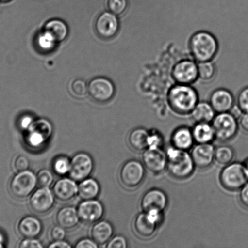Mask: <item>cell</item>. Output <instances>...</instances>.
I'll list each match as a JSON object with an SVG mask.
<instances>
[{
    "instance_id": "6da1fadb",
    "label": "cell",
    "mask_w": 248,
    "mask_h": 248,
    "mask_svg": "<svg viewBox=\"0 0 248 248\" xmlns=\"http://www.w3.org/2000/svg\"><path fill=\"white\" fill-rule=\"evenodd\" d=\"M167 102L175 113L189 115L199 102L198 92L192 85L176 83L167 92Z\"/></svg>"
},
{
    "instance_id": "7a4b0ae2",
    "label": "cell",
    "mask_w": 248,
    "mask_h": 248,
    "mask_svg": "<svg viewBox=\"0 0 248 248\" xmlns=\"http://www.w3.org/2000/svg\"><path fill=\"white\" fill-rule=\"evenodd\" d=\"M189 49L197 62H212L217 55L219 45L217 39L210 31H197L189 41Z\"/></svg>"
},
{
    "instance_id": "3957f363",
    "label": "cell",
    "mask_w": 248,
    "mask_h": 248,
    "mask_svg": "<svg viewBox=\"0 0 248 248\" xmlns=\"http://www.w3.org/2000/svg\"><path fill=\"white\" fill-rule=\"evenodd\" d=\"M165 152L167 155L166 170L170 176L177 180H184L193 174L196 167L188 151L179 149L172 145Z\"/></svg>"
},
{
    "instance_id": "277c9868",
    "label": "cell",
    "mask_w": 248,
    "mask_h": 248,
    "mask_svg": "<svg viewBox=\"0 0 248 248\" xmlns=\"http://www.w3.org/2000/svg\"><path fill=\"white\" fill-rule=\"evenodd\" d=\"M53 133V126L50 121L40 118L34 120L24 134V143L28 147L38 149L50 140Z\"/></svg>"
},
{
    "instance_id": "5b68a950",
    "label": "cell",
    "mask_w": 248,
    "mask_h": 248,
    "mask_svg": "<svg viewBox=\"0 0 248 248\" xmlns=\"http://www.w3.org/2000/svg\"><path fill=\"white\" fill-rule=\"evenodd\" d=\"M219 179L223 188L230 191H240L248 181L244 165L240 162L225 165L220 172Z\"/></svg>"
},
{
    "instance_id": "8992f818",
    "label": "cell",
    "mask_w": 248,
    "mask_h": 248,
    "mask_svg": "<svg viewBox=\"0 0 248 248\" xmlns=\"http://www.w3.org/2000/svg\"><path fill=\"white\" fill-rule=\"evenodd\" d=\"M215 130V139L221 142H228L237 135L239 123L232 113H217L211 123Z\"/></svg>"
},
{
    "instance_id": "52a82bcc",
    "label": "cell",
    "mask_w": 248,
    "mask_h": 248,
    "mask_svg": "<svg viewBox=\"0 0 248 248\" xmlns=\"http://www.w3.org/2000/svg\"><path fill=\"white\" fill-rule=\"evenodd\" d=\"M145 167L139 160H128L121 167L119 178L123 186L128 189L137 188L145 178Z\"/></svg>"
},
{
    "instance_id": "ba28073f",
    "label": "cell",
    "mask_w": 248,
    "mask_h": 248,
    "mask_svg": "<svg viewBox=\"0 0 248 248\" xmlns=\"http://www.w3.org/2000/svg\"><path fill=\"white\" fill-rule=\"evenodd\" d=\"M37 186L36 176L33 172L26 171L18 172L12 179L9 184L10 191L17 199L28 198Z\"/></svg>"
},
{
    "instance_id": "9c48e42d",
    "label": "cell",
    "mask_w": 248,
    "mask_h": 248,
    "mask_svg": "<svg viewBox=\"0 0 248 248\" xmlns=\"http://www.w3.org/2000/svg\"><path fill=\"white\" fill-rule=\"evenodd\" d=\"M171 75L177 84L193 85L198 79V62L191 59L179 61L172 68Z\"/></svg>"
},
{
    "instance_id": "30bf717a",
    "label": "cell",
    "mask_w": 248,
    "mask_h": 248,
    "mask_svg": "<svg viewBox=\"0 0 248 248\" xmlns=\"http://www.w3.org/2000/svg\"><path fill=\"white\" fill-rule=\"evenodd\" d=\"M87 89L90 97L99 103H106L110 101L116 92L113 82L104 77L92 79L87 84Z\"/></svg>"
},
{
    "instance_id": "8fae6325",
    "label": "cell",
    "mask_w": 248,
    "mask_h": 248,
    "mask_svg": "<svg viewBox=\"0 0 248 248\" xmlns=\"http://www.w3.org/2000/svg\"><path fill=\"white\" fill-rule=\"evenodd\" d=\"M93 160L89 155L79 153L72 157L70 163L69 176L75 182L88 178L93 170Z\"/></svg>"
},
{
    "instance_id": "7c38bea8",
    "label": "cell",
    "mask_w": 248,
    "mask_h": 248,
    "mask_svg": "<svg viewBox=\"0 0 248 248\" xmlns=\"http://www.w3.org/2000/svg\"><path fill=\"white\" fill-rule=\"evenodd\" d=\"M94 27L97 35L99 38L109 40L118 33L120 23L116 15L106 11L99 14L97 17Z\"/></svg>"
},
{
    "instance_id": "4fadbf2b",
    "label": "cell",
    "mask_w": 248,
    "mask_h": 248,
    "mask_svg": "<svg viewBox=\"0 0 248 248\" xmlns=\"http://www.w3.org/2000/svg\"><path fill=\"white\" fill-rule=\"evenodd\" d=\"M142 163L146 169L154 174H160L166 170L167 155L162 148H148L143 151Z\"/></svg>"
},
{
    "instance_id": "5bb4252c",
    "label": "cell",
    "mask_w": 248,
    "mask_h": 248,
    "mask_svg": "<svg viewBox=\"0 0 248 248\" xmlns=\"http://www.w3.org/2000/svg\"><path fill=\"white\" fill-rule=\"evenodd\" d=\"M168 205V198L165 192L159 188H152L143 194L140 201L142 211L148 212L157 210L164 212Z\"/></svg>"
},
{
    "instance_id": "9a60e30c",
    "label": "cell",
    "mask_w": 248,
    "mask_h": 248,
    "mask_svg": "<svg viewBox=\"0 0 248 248\" xmlns=\"http://www.w3.org/2000/svg\"><path fill=\"white\" fill-rule=\"evenodd\" d=\"M54 195L49 187H40L34 191L29 199L32 210L39 215L49 212L54 204Z\"/></svg>"
},
{
    "instance_id": "2e32d148",
    "label": "cell",
    "mask_w": 248,
    "mask_h": 248,
    "mask_svg": "<svg viewBox=\"0 0 248 248\" xmlns=\"http://www.w3.org/2000/svg\"><path fill=\"white\" fill-rule=\"evenodd\" d=\"M77 211L80 220L87 224L99 222L104 214L103 205L95 199L83 201L78 206Z\"/></svg>"
},
{
    "instance_id": "e0dca14e",
    "label": "cell",
    "mask_w": 248,
    "mask_h": 248,
    "mask_svg": "<svg viewBox=\"0 0 248 248\" xmlns=\"http://www.w3.org/2000/svg\"><path fill=\"white\" fill-rule=\"evenodd\" d=\"M209 103L216 113L230 112L234 108L235 98L229 90L218 88L211 93Z\"/></svg>"
},
{
    "instance_id": "ac0fdd59",
    "label": "cell",
    "mask_w": 248,
    "mask_h": 248,
    "mask_svg": "<svg viewBox=\"0 0 248 248\" xmlns=\"http://www.w3.org/2000/svg\"><path fill=\"white\" fill-rule=\"evenodd\" d=\"M215 148L212 143H198L191 150V155L196 167L200 169L210 167L215 160Z\"/></svg>"
},
{
    "instance_id": "d6986e66",
    "label": "cell",
    "mask_w": 248,
    "mask_h": 248,
    "mask_svg": "<svg viewBox=\"0 0 248 248\" xmlns=\"http://www.w3.org/2000/svg\"><path fill=\"white\" fill-rule=\"evenodd\" d=\"M53 194L57 200L67 202L74 199L78 194V186L72 179L63 178L55 182Z\"/></svg>"
},
{
    "instance_id": "ffe728a7",
    "label": "cell",
    "mask_w": 248,
    "mask_h": 248,
    "mask_svg": "<svg viewBox=\"0 0 248 248\" xmlns=\"http://www.w3.org/2000/svg\"><path fill=\"white\" fill-rule=\"evenodd\" d=\"M159 227V225L150 219L144 211L138 214L133 222L135 234L143 239H149L154 237Z\"/></svg>"
},
{
    "instance_id": "44dd1931",
    "label": "cell",
    "mask_w": 248,
    "mask_h": 248,
    "mask_svg": "<svg viewBox=\"0 0 248 248\" xmlns=\"http://www.w3.org/2000/svg\"><path fill=\"white\" fill-rule=\"evenodd\" d=\"M194 140L193 131L187 126H181L176 129L171 137L172 145L184 151L191 150L194 147Z\"/></svg>"
},
{
    "instance_id": "7402d4cb",
    "label": "cell",
    "mask_w": 248,
    "mask_h": 248,
    "mask_svg": "<svg viewBox=\"0 0 248 248\" xmlns=\"http://www.w3.org/2000/svg\"><path fill=\"white\" fill-rule=\"evenodd\" d=\"M17 229L24 239H35L40 234L42 225L40 221L33 216H27L18 222Z\"/></svg>"
},
{
    "instance_id": "603a6c76",
    "label": "cell",
    "mask_w": 248,
    "mask_h": 248,
    "mask_svg": "<svg viewBox=\"0 0 248 248\" xmlns=\"http://www.w3.org/2000/svg\"><path fill=\"white\" fill-rule=\"evenodd\" d=\"M79 220L76 209L72 206L61 208L56 215V222L58 225L65 230L72 229L76 227Z\"/></svg>"
},
{
    "instance_id": "cb8c5ba5",
    "label": "cell",
    "mask_w": 248,
    "mask_h": 248,
    "mask_svg": "<svg viewBox=\"0 0 248 248\" xmlns=\"http://www.w3.org/2000/svg\"><path fill=\"white\" fill-rule=\"evenodd\" d=\"M216 112L209 102L199 101L191 113L196 123H211Z\"/></svg>"
},
{
    "instance_id": "d4e9b609",
    "label": "cell",
    "mask_w": 248,
    "mask_h": 248,
    "mask_svg": "<svg viewBox=\"0 0 248 248\" xmlns=\"http://www.w3.org/2000/svg\"><path fill=\"white\" fill-rule=\"evenodd\" d=\"M149 135V131L147 129L143 127L133 129L128 135L129 145L137 152H143L148 148Z\"/></svg>"
},
{
    "instance_id": "484cf974",
    "label": "cell",
    "mask_w": 248,
    "mask_h": 248,
    "mask_svg": "<svg viewBox=\"0 0 248 248\" xmlns=\"http://www.w3.org/2000/svg\"><path fill=\"white\" fill-rule=\"evenodd\" d=\"M114 230L110 223L106 221L96 223L91 230V237L97 244L103 245L108 242L113 236Z\"/></svg>"
},
{
    "instance_id": "4316f807",
    "label": "cell",
    "mask_w": 248,
    "mask_h": 248,
    "mask_svg": "<svg viewBox=\"0 0 248 248\" xmlns=\"http://www.w3.org/2000/svg\"><path fill=\"white\" fill-rule=\"evenodd\" d=\"M43 29L50 33L58 43L65 41L69 34L66 23L60 19H50L46 22Z\"/></svg>"
},
{
    "instance_id": "83f0119b",
    "label": "cell",
    "mask_w": 248,
    "mask_h": 248,
    "mask_svg": "<svg viewBox=\"0 0 248 248\" xmlns=\"http://www.w3.org/2000/svg\"><path fill=\"white\" fill-rule=\"evenodd\" d=\"M192 131L197 143H212L215 139V130L210 123H196Z\"/></svg>"
},
{
    "instance_id": "f1b7e54d",
    "label": "cell",
    "mask_w": 248,
    "mask_h": 248,
    "mask_svg": "<svg viewBox=\"0 0 248 248\" xmlns=\"http://www.w3.org/2000/svg\"><path fill=\"white\" fill-rule=\"evenodd\" d=\"M99 193V184L93 179H84L78 186V195L83 201L93 200Z\"/></svg>"
},
{
    "instance_id": "f546056e",
    "label": "cell",
    "mask_w": 248,
    "mask_h": 248,
    "mask_svg": "<svg viewBox=\"0 0 248 248\" xmlns=\"http://www.w3.org/2000/svg\"><path fill=\"white\" fill-rule=\"evenodd\" d=\"M35 43L38 50L45 53L52 52L58 43L50 33L44 29L36 35Z\"/></svg>"
},
{
    "instance_id": "4dcf8cb0",
    "label": "cell",
    "mask_w": 248,
    "mask_h": 248,
    "mask_svg": "<svg viewBox=\"0 0 248 248\" xmlns=\"http://www.w3.org/2000/svg\"><path fill=\"white\" fill-rule=\"evenodd\" d=\"M235 158V151L231 146L223 145L215 149V160L218 164L227 165L233 162Z\"/></svg>"
},
{
    "instance_id": "1f68e13d",
    "label": "cell",
    "mask_w": 248,
    "mask_h": 248,
    "mask_svg": "<svg viewBox=\"0 0 248 248\" xmlns=\"http://www.w3.org/2000/svg\"><path fill=\"white\" fill-rule=\"evenodd\" d=\"M198 79L208 82L213 79L216 74V67L212 62L198 63Z\"/></svg>"
},
{
    "instance_id": "d6a6232c",
    "label": "cell",
    "mask_w": 248,
    "mask_h": 248,
    "mask_svg": "<svg viewBox=\"0 0 248 248\" xmlns=\"http://www.w3.org/2000/svg\"><path fill=\"white\" fill-rule=\"evenodd\" d=\"M69 91L73 96L76 98H83L88 93V89L86 82L82 79H75L69 84Z\"/></svg>"
},
{
    "instance_id": "836d02e7",
    "label": "cell",
    "mask_w": 248,
    "mask_h": 248,
    "mask_svg": "<svg viewBox=\"0 0 248 248\" xmlns=\"http://www.w3.org/2000/svg\"><path fill=\"white\" fill-rule=\"evenodd\" d=\"M70 163V160L66 156L58 157L53 162V171L60 176L69 173Z\"/></svg>"
},
{
    "instance_id": "e575fe53",
    "label": "cell",
    "mask_w": 248,
    "mask_h": 248,
    "mask_svg": "<svg viewBox=\"0 0 248 248\" xmlns=\"http://www.w3.org/2000/svg\"><path fill=\"white\" fill-rule=\"evenodd\" d=\"M108 9L109 12L116 15V16H121L128 8V0H108Z\"/></svg>"
},
{
    "instance_id": "d590c367",
    "label": "cell",
    "mask_w": 248,
    "mask_h": 248,
    "mask_svg": "<svg viewBox=\"0 0 248 248\" xmlns=\"http://www.w3.org/2000/svg\"><path fill=\"white\" fill-rule=\"evenodd\" d=\"M235 104L242 113H248V86L244 87L238 93Z\"/></svg>"
},
{
    "instance_id": "8d00e7d4",
    "label": "cell",
    "mask_w": 248,
    "mask_h": 248,
    "mask_svg": "<svg viewBox=\"0 0 248 248\" xmlns=\"http://www.w3.org/2000/svg\"><path fill=\"white\" fill-rule=\"evenodd\" d=\"M37 185L40 187H50L52 185L53 177L50 170L43 169L40 170L36 175Z\"/></svg>"
},
{
    "instance_id": "74e56055",
    "label": "cell",
    "mask_w": 248,
    "mask_h": 248,
    "mask_svg": "<svg viewBox=\"0 0 248 248\" xmlns=\"http://www.w3.org/2000/svg\"><path fill=\"white\" fill-rule=\"evenodd\" d=\"M164 143V137L159 131L152 129L149 131L148 138V148H162Z\"/></svg>"
},
{
    "instance_id": "f35d334b",
    "label": "cell",
    "mask_w": 248,
    "mask_h": 248,
    "mask_svg": "<svg viewBox=\"0 0 248 248\" xmlns=\"http://www.w3.org/2000/svg\"><path fill=\"white\" fill-rule=\"evenodd\" d=\"M14 169L17 172H21L28 170L29 161L25 155H19L15 158L13 163Z\"/></svg>"
},
{
    "instance_id": "ab89813d",
    "label": "cell",
    "mask_w": 248,
    "mask_h": 248,
    "mask_svg": "<svg viewBox=\"0 0 248 248\" xmlns=\"http://www.w3.org/2000/svg\"><path fill=\"white\" fill-rule=\"evenodd\" d=\"M127 247V241L125 238L120 235H118L109 240L106 246L108 248H126Z\"/></svg>"
},
{
    "instance_id": "60d3db41",
    "label": "cell",
    "mask_w": 248,
    "mask_h": 248,
    "mask_svg": "<svg viewBox=\"0 0 248 248\" xmlns=\"http://www.w3.org/2000/svg\"><path fill=\"white\" fill-rule=\"evenodd\" d=\"M50 236L53 241L63 240L66 237L65 229L59 225L55 226L50 230Z\"/></svg>"
},
{
    "instance_id": "b9f144b4",
    "label": "cell",
    "mask_w": 248,
    "mask_h": 248,
    "mask_svg": "<svg viewBox=\"0 0 248 248\" xmlns=\"http://www.w3.org/2000/svg\"><path fill=\"white\" fill-rule=\"evenodd\" d=\"M19 248H42L43 245L38 240L25 239L19 245Z\"/></svg>"
},
{
    "instance_id": "7bdbcfd3",
    "label": "cell",
    "mask_w": 248,
    "mask_h": 248,
    "mask_svg": "<svg viewBox=\"0 0 248 248\" xmlns=\"http://www.w3.org/2000/svg\"><path fill=\"white\" fill-rule=\"evenodd\" d=\"M239 200L242 206L248 209V181L240 189Z\"/></svg>"
},
{
    "instance_id": "ee69618b",
    "label": "cell",
    "mask_w": 248,
    "mask_h": 248,
    "mask_svg": "<svg viewBox=\"0 0 248 248\" xmlns=\"http://www.w3.org/2000/svg\"><path fill=\"white\" fill-rule=\"evenodd\" d=\"M34 120L33 116L29 115H24L22 116L19 120V126L21 130L26 131L31 124L33 122Z\"/></svg>"
},
{
    "instance_id": "f6af8a7d",
    "label": "cell",
    "mask_w": 248,
    "mask_h": 248,
    "mask_svg": "<svg viewBox=\"0 0 248 248\" xmlns=\"http://www.w3.org/2000/svg\"><path fill=\"white\" fill-rule=\"evenodd\" d=\"M98 247L96 242L93 240L84 239L80 240L75 245V248H97Z\"/></svg>"
},
{
    "instance_id": "bcb514c9",
    "label": "cell",
    "mask_w": 248,
    "mask_h": 248,
    "mask_svg": "<svg viewBox=\"0 0 248 248\" xmlns=\"http://www.w3.org/2000/svg\"><path fill=\"white\" fill-rule=\"evenodd\" d=\"M239 123L242 130L248 133V113H242L239 118Z\"/></svg>"
},
{
    "instance_id": "7dc6e473",
    "label": "cell",
    "mask_w": 248,
    "mask_h": 248,
    "mask_svg": "<svg viewBox=\"0 0 248 248\" xmlns=\"http://www.w3.org/2000/svg\"><path fill=\"white\" fill-rule=\"evenodd\" d=\"M48 247L50 248H70L71 246L66 242L58 240V241H53L52 244L49 245Z\"/></svg>"
},
{
    "instance_id": "c3c4849f",
    "label": "cell",
    "mask_w": 248,
    "mask_h": 248,
    "mask_svg": "<svg viewBox=\"0 0 248 248\" xmlns=\"http://www.w3.org/2000/svg\"><path fill=\"white\" fill-rule=\"evenodd\" d=\"M245 171H246L248 177V159L245 160V162L244 163Z\"/></svg>"
},
{
    "instance_id": "681fc988",
    "label": "cell",
    "mask_w": 248,
    "mask_h": 248,
    "mask_svg": "<svg viewBox=\"0 0 248 248\" xmlns=\"http://www.w3.org/2000/svg\"><path fill=\"white\" fill-rule=\"evenodd\" d=\"M2 241H3V237H2L1 234H0V248L2 247Z\"/></svg>"
},
{
    "instance_id": "f907efd6",
    "label": "cell",
    "mask_w": 248,
    "mask_h": 248,
    "mask_svg": "<svg viewBox=\"0 0 248 248\" xmlns=\"http://www.w3.org/2000/svg\"><path fill=\"white\" fill-rule=\"evenodd\" d=\"M11 1H12V0H0V2H4V3H7V2H9Z\"/></svg>"
}]
</instances>
